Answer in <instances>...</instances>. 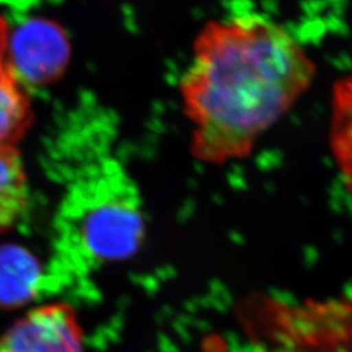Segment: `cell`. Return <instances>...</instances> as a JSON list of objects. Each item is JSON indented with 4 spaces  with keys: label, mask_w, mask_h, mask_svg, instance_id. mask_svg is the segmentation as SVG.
Here are the masks:
<instances>
[{
    "label": "cell",
    "mask_w": 352,
    "mask_h": 352,
    "mask_svg": "<svg viewBox=\"0 0 352 352\" xmlns=\"http://www.w3.org/2000/svg\"><path fill=\"white\" fill-rule=\"evenodd\" d=\"M315 65L289 33L260 17L205 26L180 81L192 154L225 164L256 141L309 88Z\"/></svg>",
    "instance_id": "1"
},
{
    "label": "cell",
    "mask_w": 352,
    "mask_h": 352,
    "mask_svg": "<svg viewBox=\"0 0 352 352\" xmlns=\"http://www.w3.org/2000/svg\"><path fill=\"white\" fill-rule=\"evenodd\" d=\"M76 238L90 265L126 260L139 251L145 235L142 202L136 184L115 162L84 187Z\"/></svg>",
    "instance_id": "2"
},
{
    "label": "cell",
    "mask_w": 352,
    "mask_h": 352,
    "mask_svg": "<svg viewBox=\"0 0 352 352\" xmlns=\"http://www.w3.org/2000/svg\"><path fill=\"white\" fill-rule=\"evenodd\" d=\"M0 352H84L82 331L71 308H36L0 337Z\"/></svg>",
    "instance_id": "3"
},
{
    "label": "cell",
    "mask_w": 352,
    "mask_h": 352,
    "mask_svg": "<svg viewBox=\"0 0 352 352\" xmlns=\"http://www.w3.org/2000/svg\"><path fill=\"white\" fill-rule=\"evenodd\" d=\"M10 63L21 85L50 82L62 74L68 59L63 32L46 21H30L10 37Z\"/></svg>",
    "instance_id": "4"
},
{
    "label": "cell",
    "mask_w": 352,
    "mask_h": 352,
    "mask_svg": "<svg viewBox=\"0 0 352 352\" xmlns=\"http://www.w3.org/2000/svg\"><path fill=\"white\" fill-rule=\"evenodd\" d=\"M10 33L0 17V144H11L29 120V101L10 63Z\"/></svg>",
    "instance_id": "5"
},
{
    "label": "cell",
    "mask_w": 352,
    "mask_h": 352,
    "mask_svg": "<svg viewBox=\"0 0 352 352\" xmlns=\"http://www.w3.org/2000/svg\"><path fill=\"white\" fill-rule=\"evenodd\" d=\"M330 145L343 183L352 195V76L334 85Z\"/></svg>",
    "instance_id": "6"
},
{
    "label": "cell",
    "mask_w": 352,
    "mask_h": 352,
    "mask_svg": "<svg viewBox=\"0 0 352 352\" xmlns=\"http://www.w3.org/2000/svg\"><path fill=\"white\" fill-rule=\"evenodd\" d=\"M28 204L25 170L11 144H0V232L12 226Z\"/></svg>",
    "instance_id": "7"
},
{
    "label": "cell",
    "mask_w": 352,
    "mask_h": 352,
    "mask_svg": "<svg viewBox=\"0 0 352 352\" xmlns=\"http://www.w3.org/2000/svg\"><path fill=\"white\" fill-rule=\"evenodd\" d=\"M38 278L37 264L25 252L0 253V307H14L32 298Z\"/></svg>",
    "instance_id": "8"
}]
</instances>
